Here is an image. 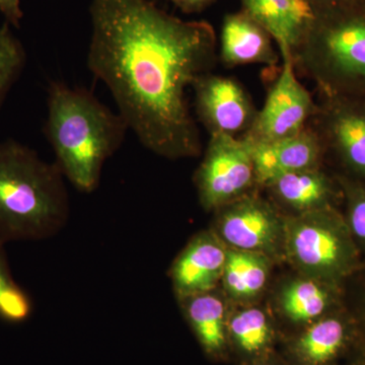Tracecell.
Returning a JSON list of instances; mask_svg holds the SVG:
<instances>
[{
    "mask_svg": "<svg viewBox=\"0 0 365 365\" xmlns=\"http://www.w3.org/2000/svg\"><path fill=\"white\" fill-rule=\"evenodd\" d=\"M217 53L227 68L249 64L275 66L281 57L270 34L242 9L223 19Z\"/></svg>",
    "mask_w": 365,
    "mask_h": 365,
    "instance_id": "9a60e30c",
    "label": "cell"
},
{
    "mask_svg": "<svg viewBox=\"0 0 365 365\" xmlns=\"http://www.w3.org/2000/svg\"><path fill=\"white\" fill-rule=\"evenodd\" d=\"M272 261L264 254L228 248L222 278L225 294L241 304L260 297L267 287Z\"/></svg>",
    "mask_w": 365,
    "mask_h": 365,
    "instance_id": "ffe728a7",
    "label": "cell"
},
{
    "mask_svg": "<svg viewBox=\"0 0 365 365\" xmlns=\"http://www.w3.org/2000/svg\"><path fill=\"white\" fill-rule=\"evenodd\" d=\"M227 340L230 357L239 364L276 352L280 337L267 311L263 307L248 306L228 314Z\"/></svg>",
    "mask_w": 365,
    "mask_h": 365,
    "instance_id": "ac0fdd59",
    "label": "cell"
},
{
    "mask_svg": "<svg viewBox=\"0 0 365 365\" xmlns=\"http://www.w3.org/2000/svg\"><path fill=\"white\" fill-rule=\"evenodd\" d=\"M242 9L260 24L280 52L294 54L313 23L314 9L307 0H241Z\"/></svg>",
    "mask_w": 365,
    "mask_h": 365,
    "instance_id": "2e32d148",
    "label": "cell"
},
{
    "mask_svg": "<svg viewBox=\"0 0 365 365\" xmlns=\"http://www.w3.org/2000/svg\"><path fill=\"white\" fill-rule=\"evenodd\" d=\"M263 188L269 200L285 215L336 208L338 203L343 202L337 176L329 175L324 167L282 175L264 185Z\"/></svg>",
    "mask_w": 365,
    "mask_h": 365,
    "instance_id": "4fadbf2b",
    "label": "cell"
},
{
    "mask_svg": "<svg viewBox=\"0 0 365 365\" xmlns=\"http://www.w3.org/2000/svg\"><path fill=\"white\" fill-rule=\"evenodd\" d=\"M251 144L260 188L282 175L324 167L326 160L319 137L309 124L304 130L287 138Z\"/></svg>",
    "mask_w": 365,
    "mask_h": 365,
    "instance_id": "5bb4252c",
    "label": "cell"
},
{
    "mask_svg": "<svg viewBox=\"0 0 365 365\" xmlns=\"http://www.w3.org/2000/svg\"><path fill=\"white\" fill-rule=\"evenodd\" d=\"M86 64L146 150L177 160L202 153L187 91L218 60L215 28L151 0H91Z\"/></svg>",
    "mask_w": 365,
    "mask_h": 365,
    "instance_id": "6da1fadb",
    "label": "cell"
},
{
    "mask_svg": "<svg viewBox=\"0 0 365 365\" xmlns=\"http://www.w3.org/2000/svg\"><path fill=\"white\" fill-rule=\"evenodd\" d=\"M2 246L0 244V318L21 323L32 314V300L14 280Z\"/></svg>",
    "mask_w": 365,
    "mask_h": 365,
    "instance_id": "44dd1931",
    "label": "cell"
},
{
    "mask_svg": "<svg viewBox=\"0 0 365 365\" xmlns=\"http://www.w3.org/2000/svg\"><path fill=\"white\" fill-rule=\"evenodd\" d=\"M346 205L345 222L355 242L365 247V181L337 174Z\"/></svg>",
    "mask_w": 365,
    "mask_h": 365,
    "instance_id": "603a6c76",
    "label": "cell"
},
{
    "mask_svg": "<svg viewBox=\"0 0 365 365\" xmlns=\"http://www.w3.org/2000/svg\"><path fill=\"white\" fill-rule=\"evenodd\" d=\"M184 14H198L205 11L216 0H169Z\"/></svg>",
    "mask_w": 365,
    "mask_h": 365,
    "instance_id": "484cf974",
    "label": "cell"
},
{
    "mask_svg": "<svg viewBox=\"0 0 365 365\" xmlns=\"http://www.w3.org/2000/svg\"><path fill=\"white\" fill-rule=\"evenodd\" d=\"M227 250L212 230L194 235L170 266V278L178 299L217 289Z\"/></svg>",
    "mask_w": 365,
    "mask_h": 365,
    "instance_id": "7c38bea8",
    "label": "cell"
},
{
    "mask_svg": "<svg viewBox=\"0 0 365 365\" xmlns=\"http://www.w3.org/2000/svg\"><path fill=\"white\" fill-rule=\"evenodd\" d=\"M197 119L209 136L242 137L256 119V106L237 79L209 72L192 86Z\"/></svg>",
    "mask_w": 365,
    "mask_h": 365,
    "instance_id": "30bf717a",
    "label": "cell"
},
{
    "mask_svg": "<svg viewBox=\"0 0 365 365\" xmlns=\"http://www.w3.org/2000/svg\"><path fill=\"white\" fill-rule=\"evenodd\" d=\"M178 300L205 356L216 362L230 359L227 340L230 312L225 297L215 289Z\"/></svg>",
    "mask_w": 365,
    "mask_h": 365,
    "instance_id": "e0dca14e",
    "label": "cell"
},
{
    "mask_svg": "<svg viewBox=\"0 0 365 365\" xmlns=\"http://www.w3.org/2000/svg\"><path fill=\"white\" fill-rule=\"evenodd\" d=\"M128 130L124 118L91 91L56 81L48 86L45 136L54 163L79 192L98 189L106 162L121 148Z\"/></svg>",
    "mask_w": 365,
    "mask_h": 365,
    "instance_id": "7a4b0ae2",
    "label": "cell"
},
{
    "mask_svg": "<svg viewBox=\"0 0 365 365\" xmlns=\"http://www.w3.org/2000/svg\"><path fill=\"white\" fill-rule=\"evenodd\" d=\"M282 67L265 104L258 110L256 119L245 138L251 143H271L294 135L312 121L318 103L300 83L292 54L280 52Z\"/></svg>",
    "mask_w": 365,
    "mask_h": 365,
    "instance_id": "9c48e42d",
    "label": "cell"
},
{
    "mask_svg": "<svg viewBox=\"0 0 365 365\" xmlns=\"http://www.w3.org/2000/svg\"><path fill=\"white\" fill-rule=\"evenodd\" d=\"M193 182L201 206L212 212L256 191L260 187L255 173L252 144L245 137L209 136Z\"/></svg>",
    "mask_w": 365,
    "mask_h": 365,
    "instance_id": "8992f818",
    "label": "cell"
},
{
    "mask_svg": "<svg viewBox=\"0 0 365 365\" xmlns=\"http://www.w3.org/2000/svg\"><path fill=\"white\" fill-rule=\"evenodd\" d=\"M309 122L340 175L365 181V100L319 93Z\"/></svg>",
    "mask_w": 365,
    "mask_h": 365,
    "instance_id": "ba28073f",
    "label": "cell"
},
{
    "mask_svg": "<svg viewBox=\"0 0 365 365\" xmlns=\"http://www.w3.org/2000/svg\"><path fill=\"white\" fill-rule=\"evenodd\" d=\"M211 230L228 248L284 258L285 215L258 190L215 211Z\"/></svg>",
    "mask_w": 365,
    "mask_h": 365,
    "instance_id": "52a82bcc",
    "label": "cell"
},
{
    "mask_svg": "<svg viewBox=\"0 0 365 365\" xmlns=\"http://www.w3.org/2000/svg\"><path fill=\"white\" fill-rule=\"evenodd\" d=\"M334 365H338V364H334Z\"/></svg>",
    "mask_w": 365,
    "mask_h": 365,
    "instance_id": "f1b7e54d",
    "label": "cell"
},
{
    "mask_svg": "<svg viewBox=\"0 0 365 365\" xmlns=\"http://www.w3.org/2000/svg\"><path fill=\"white\" fill-rule=\"evenodd\" d=\"M356 339L355 319L334 312L285 337L281 355L289 365L337 364L350 357Z\"/></svg>",
    "mask_w": 365,
    "mask_h": 365,
    "instance_id": "8fae6325",
    "label": "cell"
},
{
    "mask_svg": "<svg viewBox=\"0 0 365 365\" xmlns=\"http://www.w3.org/2000/svg\"><path fill=\"white\" fill-rule=\"evenodd\" d=\"M283 254L302 275L335 284L357 265L354 240L336 208L285 215Z\"/></svg>",
    "mask_w": 365,
    "mask_h": 365,
    "instance_id": "5b68a950",
    "label": "cell"
},
{
    "mask_svg": "<svg viewBox=\"0 0 365 365\" xmlns=\"http://www.w3.org/2000/svg\"><path fill=\"white\" fill-rule=\"evenodd\" d=\"M314 9H319L331 4H339V2L346 1V0H307Z\"/></svg>",
    "mask_w": 365,
    "mask_h": 365,
    "instance_id": "83f0119b",
    "label": "cell"
},
{
    "mask_svg": "<svg viewBox=\"0 0 365 365\" xmlns=\"http://www.w3.org/2000/svg\"><path fill=\"white\" fill-rule=\"evenodd\" d=\"M0 11L9 25L20 26L24 13L21 9V0H0Z\"/></svg>",
    "mask_w": 365,
    "mask_h": 365,
    "instance_id": "d4e9b609",
    "label": "cell"
},
{
    "mask_svg": "<svg viewBox=\"0 0 365 365\" xmlns=\"http://www.w3.org/2000/svg\"><path fill=\"white\" fill-rule=\"evenodd\" d=\"M355 323L357 328V339L354 350L350 355V365H365V311L362 313L361 319L359 321L355 319Z\"/></svg>",
    "mask_w": 365,
    "mask_h": 365,
    "instance_id": "cb8c5ba5",
    "label": "cell"
},
{
    "mask_svg": "<svg viewBox=\"0 0 365 365\" xmlns=\"http://www.w3.org/2000/svg\"><path fill=\"white\" fill-rule=\"evenodd\" d=\"M9 26L4 23L0 26V108L23 73L26 62L25 47Z\"/></svg>",
    "mask_w": 365,
    "mask_h": 365,
    "instance_id": "7402d4cb",
    "label": "cell"
},
{
    "mask_svg": "<svg viewBox=\"0 0 365 365\" xmlns=\"http://www.w3.org/2000/svg\"><path fill=\"white\" fill-rule=\"evenodd\" d=\"M292 58L319 93L365 100V0L314 9Z\"/></svg>",
    "mask_w": 365,
    "mask_h": 365,
    "instance_id": "277c9868",
    "label": "cell"
},
{
    "mask_svg": "<svg viewBox=\"0 0 365 365\" xmlns=\"http://www.w3.org/2000/svg\"><path fill=\"white\" fill-rule=\"evenodd\" d=\"M336 299L335 283L299 274L280 288L278 312L297 331L334 313Z\"/></svg>",
    "mask_w": 365,
    "mask_h": 365,
    "instance_id": "d6986e66",
    "label": "cell"
},
{
    "mask_svg": "<svg viewBox=\"0 0 365 365\" xmlns=\"http://www.w3.org/2000/svg\"><path fill=\"white\" fill-rule=\"evenodd\" d=\"M64 180L56 163L32 148L0 143V244L58 234L71 212Z\"/></svg>",
    "mask_w": 365,
    "mask_h": 365,
    "instance_id": "3957f363",
    "label": "cell"
},
{
    "mask_svg": "<svg viewBox=\"0 0 365 365\" xmlns=\"http://www.w3.org/2000/svg\"><path fill=\"white\" fill-rule=\"evenodd\" d=\"M237 365H289L287 364V360L283 359L282 355L278 354L277 352H274L268 356L263 357V359L254 360V361L246 362V364H239Z\"/></svg>",
    "mask_w": 365,
    "mask_h": 365,
    "instance_id": "4316f807",
    "label": "cell"
}]
</instances>
